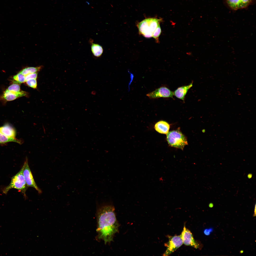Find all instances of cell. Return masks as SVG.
<instances>
[{"instance_id":"obj_11","label":"cell","mask_w":256,"mask_h":256,"mask_svg":"<svg viewBox=\"0 0 256 256\" xmlns=\"http://www.w3.org/2000/svg\"><path fill=\"white\" fill-rule=\"evenodd\" d=\"M0 132L9 138H16V132L15 129L8 124H6L0 127Z\"/></svg>"},{"instance_id":"obj_7","label":"cell","mask_w":256,"mask_h":256,"mask_svg":"<svg viewBox=\"0 0 256 256\" xmlns=\"http://www.w3.org/2000/svg\"><path fill=\"white\" fill-rule=\"evenodd\" d=\"M24 167L23 171V174L28 187H32L35 188L40 194L42 192L41 190L37 185L33 177L31 171L26 159L24 163Z\"/></svg>"},{"instance_id":"obj_2","label":"cell","mask_w":256,"mask_h":256,"mask_svg":"<svg viewBox=\"0 0 256 256\" xmlns=\"http://www.w3.org/2000/svg\"><path fill=\"white\" fill-rule=\"evenodd\" d=\"M24 166V163L19 171L11 178L9 184L3 189V193L6 194L10 190L14 188L18 190L19 192H21L24 197H26L25 192L28 187L23 173Z\"/></svg>"},{"instance_id":"obj_19","label":"cell","mask_w":256,"mask_h":256,"mask_svg":"<svg viewBox=\"0 0 256 256\" xmlns=\"http://www.w3.org/2000/svg\"><path fill=\"white\" fill-rule=\"evenodd\" d=\"M161 33V30L160 24L153 32L152 36V37L156 40L157 42H158L159 37Z\"/></svg>"},{"instance_id":"obj_16","label":"cell","mask_w":256,"mask_h":256,"mask_svg":"<svg viewBox=\"0 0 256 256\" xmlns=\"http://www.w3.org/2000/svg\"><path fill=\"white\" fill-rule=\"evenodd\" d=\"M229 6L232 9L237 10L240 9L239 0H226Z\"/></svg>"},{"instance_id":"obj_25","label":"cell","mask_w":256,"mask_h":256,"mask_svg":"<svg viewBox=\"0 0 256 256\" xmlns=\"http://www.w3.org/2000/svg\"><path fill=\"white\" fill-rule=\"evenodd\" d=\"M209 207L210 208H212L213 207L214 205L212 203H210L209 205Z\"/></svg>"},{"instance_id":"obj_8","label":"cell","mask_w":256,"mask_h":256,"mask_svg":"<svg viewBox=\"0 0 256 256\" xmlns=\"http://www.w3.org/2000/svg\"><path fill=\"white\" fill-rule=\"evenodd\" d=\"M173 92L168 88L161 87L146 95L150 99H155L160 97L173 98Z\"/></svg>"},{"instance_id":"obj_18","label":"cell","mask_w":256,"mask_h":256,"mask_svg":"<svg viewBox=\"0 0 256 256\" xmlns=\"http://www.w3.org/2000/svg\"><path fill=\"white\" fill-rule=\"evenodd\" d=\"M7 89L9 91L15 92H18L20 91V86L15 83H14L10 86Z\"/></svg>"},{"instance_id":"obj_21","label":"cell","mask_w":256,"mask_h":256,"mask_svg":"<svg viewBox=\"0 0 256 256\" xmlns=\"http://www.w3.org/2000/svg\"><path fill=\"white\" fill-rule=\"evenodd\" d=\"M25 76V82L27 80L32 79H36L37 76V73L28 74Z\"/></svg>"},{"instance_id":"obj_14","label":"cell","mask_w":256,"mask_h":256,"mask_svg":"<svg viewBox=\"0 0 256 256\" xmlns=\"http://www.w3.org/2000/svg\"><path fill=\"white\" fill-rule=\"evenodd\" d=\"M41 68V66L28 67L23 69L19 72L26 76L29 74L37 73Z\"/></svg>"},{"instance_id":"obj_10","label":"cell","mask_w":256,"mask_h":256,"mask_svg":"<svg viewBox=\"0 0 256 256\" xmlns=\"http://www.w3.org/2000/svg\"><path fill=\"white\" fill-rule=\"evenodd\" d=\"M192 82L189 85L178 88L173 92L174 95L177 98L184 101L185 96L188 90L192 86Z\"/></svg>"},{"instance_id":"obj_24","label":"cell","mask_w":256,"mask_h":256,"mask_svg":"<svg viewBox=\"0 0 256 256\" xmlns=\"http://www.w3.org/2000/svg\"><path fill=\"white\" fill-rule=\"evenodd\" d=\"M256 216V205L255 206V208L254 210V212L253 214V217H255Z\"/></svg>"},{"instance_id":"obj_22","label":"cell","mask_w":256,"mask_h":256,"mask_svg":"<svg viewBox=\"0 0 256 256\" xmlns=\"http://www.w3.org/2000/svg\"><path fill=\"white\" fill-rule=\"evenodd\" d=\"M252 0H241V7L243 8L248 6L251 2Z\"/></svg>"},{"instance_id":"obj_3","label":"cell","mask_w":256,"mask_h":256,"mask_svg":"<svg viewBox=\"0 0 256 256\" xmlns=\"http://www.w3.org/2000/svg\"><path fill=\"white\" fill-rule=\"evenodd\" d=\"M161 19L155 18H146L137 24L139 34L146 38L152 37L153 33Z\"/></svg>"},{"instance_id":"obj_12","label":"cell","mask_w":256,"mask_h":256,"mask_svg":"<svg viewBox=\"0 0 256 256\" xmlns=\"http://www.w3.org/2000/svg\"><path fill=\"white\" fill-rule=\"evenodd\" d=\"M169 125L166 122L161 121L157 123L155 125L154 128L158 133L164 134H167L169 132Z\"/></svg>"},{"instance_id":"obj_15","label":"cell","mask_w":256,"mask_h":256,"mask_svg":"<svg viewBox=\"0 0 256 256\" xmlns=\"http://www.w3.org/2000/svg\"><path fill=\"white\" fill-rule=\"evenodd\" d=\"M14 142L21 144V141L16 138H9L3 135L0 132V144H4L7 142Z\"/></svg>"},{"instance_id":"obj_1","label":"cell","mask_w":256,"mask_h":256,"mask_svg":"<svg viewBox=\"0 0 256 256\" xmlns=\"http://www.w3.org/2000/svg\"><path fill=\"white\" fill-rule=\"evenodd\" d=\"M112 205L104 204L99 207L97 212V238L103 240L105 244L112 241L119 226Z\"/></svg>"},{"instance_id":"obj_20","label":"cell","mask_w":256,"mask_h":256,"mask_svg":"<svg viewBox=\"0 0 256 256\" xmlns=\"http://www.w3.org/2000/svg\"><path fill=\"white\" fill-rule=\"evenodd\" d=\"M26 82L27 84L29 87L33 88H36L37 83L36 79H29Z\"/></svg>"},{"instance_id":"obj_4","label":"cell","mask_w":256,"mask_h":256,"mask_svg":"<svg viewBox=\"0 0 256 256\" xmlns=\"http://www.w3.org/2000/svg\"><path fill=\"white\" fill-rule=\"evenodd\" d=\"M167 139L171 146L182 150L184 146L188 144L185 137L178 130L168 132L167 133Z\"/></svg>"},{"instance_id":"obj_17","label":"cell","mask_w":256,"mask_h":256,"mask_svg":"<svg viewBox=\"0 0 256 256\" xmlns=\"http://www.w3.org/2000/svg\"><path fill=\"white\" fill-rule=\"evenodd\" d=\"M13 78L15 80L14 83H21L25 82V76L19 72L14 76Z\"/></svg>"},{"instance_id":"obj_9","label":"cell","mask_w":256,"mask_h":256,"mask_svg":"<svg viewBox=\"0 0 256 256\" xmlns=\"http://www.w3.org/2000/svg\"><path fill=\"white\" fill-rule=\"evenodd\" d=\"M27 95L26 92L20 91L18 92L11 91L6 89L2 95L3 97L7 101H10L21 97L25 96Z\"/></svg>"},{"instance_id":"obj_6","label":"cell","mask_w":256,"mask_h":256,"mask_svg":"<svg viewBox=\"0 0 256 256\" xmlns=\"http://www.w3.org/2000/svg\"><path fill=\"white\" fill-rule=\"evenodd\" d=\"M183 244L185 245L190 246L194 248L200 249L203 247V245L200 243L196 241L190 231L187 229L184 225L182 231L180 235Z\"/></svg>"},{"instance_id":"obj_13","label":"cell","mask_w":256,"mask_h":256,"mask_svg":"<svg viewBox=\"0 0 256 256\" xmlns=\"http://www.w3.org/2000/svg\"><path fill=\"white\" fill-rule=\"evenodd\" d=\"M91 43V50L93 55L95 57H99L101 56L103 52V49L102 47L97 44Z\"/></svg>"},{"instance_id":"obj_23","label":"cell","mask_w":256,"mask_h":256,"mask_svg":"<svg viewBox=\"0 0 256 256\" xmlns=\"http://www.w3.org/2000/svg\"><path fill=\"white\" fill-rule=\"evenodd\" d=\"M213 228H212L205 229L203 231L204 233L206 235H209L210 233L213 231Z\"/></svg>"},{"instance_id":"obj_26","label":"cell","mask_w":256,"mask_h":256,"mask_svg":"<svg viewBox=\"0 0 256 256\" xmlns=\"http://www.w3.org/2000/svg\"><path fill=\"white\" fill-rule=\"evenodd\" d=\"M243 250H241L239 251V253L240 254H242L243 252Z\"/></svg>"},{"instance_id":"obj_5","label":"cell","mask_w":256,"mask_h":256,"mask_svg":"<svg viewBox=\"0 0 256 256\" xmlns=\"http://www.w3.org/2000/svg\"><path fill=\"white\" fill-rule=\"evenodd\" d=\"M169 241L165 244L166 250L163 254V256H168L175 251L183 244L180 235L172 236H168Z\"/></svg>"}]
</instances>
